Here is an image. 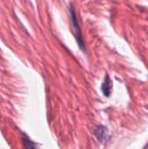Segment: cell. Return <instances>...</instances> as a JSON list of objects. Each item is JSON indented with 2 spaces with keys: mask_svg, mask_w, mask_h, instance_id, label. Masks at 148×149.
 I'll return each mask as SVG.
<instances>
[{
  "mask_svg": "<svg viewBox=\"0 0 148 149\" xmlns=\"http://www.w3.org/2000/svg\"><path fill=\"white\" fill-rule=\"evenodd\" d=\"M95 134L99 141H104L106 137V129L104 127H98L95 130Z\"/></svg>",
  "mask_w": 148,
  "mask_h": 149,
  "instance_id": "obj_3",
  "label": "cell"
},
{
  "mask_svg": "<svg viewBox=\"0 0 148 149\" xmlns=\"http://www.w3.org/2000/svg\"><path fill=\"white\" fill-rule=\"evenodd\" d=\"M23 145L26 148H36V145L33 144V142H31L29 139H27L25 137L23 138Z\"/></svg>",
  "mask_w": 148,
  "mask_h": 149,
  "instance_id": "obj_4",
  "label": "cell"
},
{
  "mask_svg": "<svg viewBox=\"0 0 148 149\" xmlns=\"http://www.w3.org/2000/svg\"><path fill=\"white\" fill-rule=\"evenodd\" d=\"M111 90H112V83H111L109 77L106 75V79H105L104 83L102 84V91H103L104 95L108 97L111 93Z\"/></svg>",
  "mask_w": 148,
  "mask_h": 149,
  "instance_id": "obj_2",
  "label": "cell"
},
{
  "mask_svg": "<svg viewBox=\"0 0 148 149\" xmlns=\"http://www.w3.org/2000/svg\"><path fill=\"white\" fill-rule=\"evenodd\" d=\"M70 13H71V18H72V24H73V26H74V29H75L76 37H77V41H78V43H79L80 48H81L83 51H85V43H84V40H83L81 30H80V27H79V22H78V19H77V17H76V15H75V12H74V10H73L72 6L70 7Z\"/></svg>",
  "mask_w": 148,
  "mask_h": 149,
  "instance_id": "obj_1",
  "label": "cell"
}]
</instances>
